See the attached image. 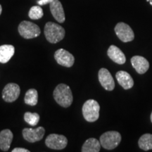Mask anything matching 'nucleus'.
Masks as SVG:
<instances>
[{"mask_svg": "<svg viewBox=\"0 0 152 152\" xmlns=\"http://www.w3.org/2000/svg\"><path fill=\"white\" fill-rule=\"evenodd\" d=\"M53 95L55 101L62 107L68 108L73 103V94L67 85L62 83L57 85Z\"/></svg>", "mask_w": 152, "mask_h": 152, "instance_id": "obj_1", "label": "nucleus"}, {"mask_svg": "<svg viewBox=\"0 0 152 152\" xmlns=\"http://www.w3.org/2000/svg\"><path fill=\"white\" fill-rule=\"evenodd\" d=\"M45 35L47 40L50 43H57L61 41L65 37V30L60 25L53 22H48L45 25Z\"/></svg>", "mask_w": 152, "mask_h": 152, "instance_id": "obj_2", "label": "nucleus"}, {"mask_svg": "<svg viewBox=\"0 0 152 152\" xmlns=\"http://www.w3.org/2000/svg\"><path fill=\"white\" fill-rule=\"evenodd\" d=\"M99 110L100 106L96 100L86 101L83 106V115L84 118L90 123L97 121L99 117Z\"/></svg>", "mask_w": 152, "mask_h": 152, "instance_id": "obj_3", "label": "nucleus"}, {"mask_svg": "<svg viewBox=\"0 0 152 152\" xmlns=\"http://www.w3.org/2000/svg\"><path fill=\"white\" fill-rule=\"evenodd\" d=\"M121 141V135L116 131H108L100 137L99 142L105 149L112 150L116 148Z\"/></svg>", "mask_w": 152, "mask_h": 152, "instance_id": "obj_4", "label": "nucleus"}, {"mask_svg": "<svg viewBox=\"0 0 152 152\" xmlns=\"http://www.w3.org/2000/svg\"><path fill=\"white\" fill-rule=\"evenodd\" d=\"M18 33L25 39L35 38L40 35V28L33 23L23 20L19 24Z\"/></svg>", "mask_w": 152, "mask_h": 152, "instance_id": "obj_5", "label": "nucleus"}, {"mask_svg": "<svg viewBox=\"0 0 152 152\" xmlns=\"http://www.w3.org/2000/svg\"><path fill=\"white\" fill-rule=\"evenodd\" d=\"M114 30L118 37L123 42H129L134 39V32L130 26L125 23H118L115 26Z\"/></svg>", "mask_w": 152, "mask_h": 152, "instance_id": "obj_6", "label": "nucleus"}, {"mask_svg": "<svg viewBox=\"0 0 152 152\" xmlns=\"http://www.w3.org/2000/svg\"><path fill=\"white\" fill-rule=\"evenodd\" d=\"M47 147L52 149L61 150L66 148L68 144V140L65 136L58 134H51L45 140Z\"/></svg>", "mask_w": 152, "mask_h": 152, "instance_id": "obj_7", "label": "nucleus"}, {"mask_svg": "<svg viewBox=\"0 0 152 152\" xmlns=\"http://www.w3.org/2000/svg\"><path fill=\"white\" fill-rule=\"evenodd\" d=\"M23 137L26 141L30 143L38 142L43 138L45 134V130L43 127H37V128H25L22 132Z\"/></svg>", "mask_w": 152, "mask_h": 152, "instance_id": "obj_8", "label": "nucleus"}, {"mask_svg": "<svg viewBox=\"0 0 152 152\" xmlns=\"http://www.w3.org/2000/svg\"><path fill=\"white\" fill-rule=\"evenodd\" d=\"M54 58L61 66L70 68L73 66L75 62L73 55L64 49H59L54 53Z\"/></svg>", "mask_w": 152, "mask_h": 152, "instance_id": "obj_9", "label": "nucleus"}, {"mask_svg": "<svg viewBox=\"0 0 152 152\" xmlns=\"http://www.w3.org/2000/svg\"><path fill=\"white\" fill-rule=\"evenodd\" d=\"M20 93V89L16 83H9L2 91V98L6 102H14L18 98Z\"/></svg>", "mask_w": 152, "mask_h": 152, "instance_id": "obj_10", "label": "nucleus"}, {"mask_svg": "<svg viewBox=\"0 0 152 152\" xmlns=\"http://www.w3.org/2000/svg\"><path fill=\"white\" fill-rule=\"evenodd\" d=\"M99 80L102 86L107 91L113 90L115 87V82L111 74L106 68H101L98 73Z\"/></svg>", "mask_w": 152, "mask_h": 152, "instance_id": "obj_11", "label": "nucleus"}, {"mask_svg": "<svg viewBox=\"0 0 152 152\" xmlns=\"http://www.w3.org/2000/svg\"><path fill=\"white\" fill-rule=\"evenodd\" d=\"M132 67L139 74H144L149 68V63L145 58L141 56H134L130 60Z\"/></svg>", "mask_w": 152, "mask_h": 152, "instance_id": "obj_12", "label": "nucleus"}, {"mask_svg": "<svg viewBox=\"0 0 152 152\" xmlns=\"http://www.w3.org/2000/svg\"><path fill=\"white\" fill-rule=\"evenodd\" d=\"M50 11L54 18L60 23L65 21V13L61 3L58 0H53L50 4Z\"/></svg>", "mask_w": 152, "mask_h": 152, "instance_id": "obj_13", "label": "nucleus"}, {"mask_svg": "<svg viewBox=\"0 0 152 152\" xmlns=\"http://www.w3.org/2000/svg\"><path fill=\"white\" fill-rule=\"evenodd\" d=\"M108 56L113 62L120 65L124 64L126 61L125 54L118 47L115 45H111L107 51Z\"/></svg>", "mask_w": 152, "mask_h": 152, "instance_id": "obj_14", "label": "nucleus"}, {"mask_svg": "<svg viewBox=\"0 0 152 152\" xmlns=\"http://www.w3.org/2000/svg\"><path fill=\"white\" fill-rule=\"evenodd\" d=\"M118 83L124 90L131 89L134 85V80L128 72L120 71L115 75Z\"/></svg>", "mask_w": 152, "mask_h": 152, "instance_id": "obj_15", "label": "nucleus"}, {"mask_svg": "<svg viewBox=\"0 0 152 152\" xmlns=\"http://www.w3.org/2000/svg\"><path fill=\"white\" fill-rule=\"evenodd\" d=\"M14 135L9 129H5L0 132V149L3 151H7L11 147Z\"/></svg>", "mask_w": 152, "mask_h": 152, "instance_id": "obj_16", "label": "nucleus"}, {"mask_svg": "<svg viewBox=\"0 0 152 152\" xmlns=\"http://www.w3.org/2000/svg\"><path fill=\"white\" fill-rule=\"evenodd\" d=\"M15 48L13 45H4L0 46V63L7 64L14 56Z\"/></svg>", "mask_w": 152, "mask_h": 152, "instance_id": "obj_17", "label": "nucleus"}, {"mask_svg": "<svg viewBox=\"0 0 152 152\" xmlns=\"http://www.w3.org/2000/svg\"><path fill=\"white\" fill-rule=\"evenodd\" d=\"M101 144L98 140L90 138L87 140L82 147L83 152H99L100 151Z\"/></svg>", "mask_w": 152, "mask_h": 152, "instance_id": "obj_18", "label": "nucleus"}, {"mask_svg": "<svg viewBox=\"0 0 152 152\" xmlns=\"http://www.w3.org/2000/svg\"><path fill=\"white\" fill-rule=\"evenodd\" d=\"M138 145L139 147L144 151L152 149V134L147 133L140 137L138 141Z\"/></svg>", "mask_w": 152, "mask_h": 152, "instance_id": "obj_19", "label": "nucleus"}, {"mask_svg": "<svg viewBox=\"0 0 152 152\" xmlns=\"http://www.w3.org/2000/svg\"><path fill=\"white\" fill-rule=\"evenodd\" d=\"M25 103L30 106H35L38 102V93L35 89H30L26 93Z\"/></svg>", "mask_w": 152, "mask_h": 152, "instance_id": "obj_20", "label": "nucleus"}, {"mask_svg": "<svg viewBox=\"0 0 152 152\" xmlns=\"http://www.w3.org/2000/svg\"><path fill=\"white\" fill-rule=\"evenodd\" d=\"M24 120L26 123L31 126H36L39 121V115L37 113L26 112L24 114Z\"/></svg>", "mask_w": 152, "mask_h": 152, "instance_id": "obj_21", "label": "nucleus"}, {"mask_svg": "<svg viewBox=\"0 0 152 152\" xmlns=\"http://www.w3.org/2000/svg\"><path fill=\"white\" fill-rule=\"evenodd\" d=\"M44 16V12L42 9L39 6H34L30 8L29 13H28V16L30 18L33 20H38L42 18Z\"/></svg>", "mask_w": 152, "mask_h": 152, "instance_id": "obj_22", "label": "nucleus"}, {"mask_svg": "<svg viewBox=\"0 0 152 152\" xmlns=\"http://www.w3.org/2000/svg\"><path fill=\"white\" fill-rule=\"evenodd\" d=\"M53 0H38L37 4L40 6L46 5L47 4H50Z\"/></svg>", "mask_w": 152, "mask_h": 152, "instance_id": "obj_23", "label": "nucleus"}, {"mask_svg": "<svg viewBox=\"0 0 152 152\" xmlns=\"http://www.w3.org/2000/svg\"><path fill=\"white\" fill-rule=\"evenodd\" d=\"M29 150L24 149V148H14L12 150V152H29Z\"/></svg>", "mask_w": 152, "mask_h": 152, "instance_id": "obj_24", "label": "nucleus"}, {"mask_svg": "<svg viewBox=\"0 0 152 152\" xmlns=\"http://www.w3.org/2000/svg\"><path fill=\"white\" fill-rule=\"evenodd\" d=\"M1 11H2V7H1V5L0 4V15L1 14Z\"/></svg>", "mask_w": 152, "mask_h": 152, "instance_id": "obj_25", "label": "nucleus"}, {"mask_svg": "<svg viewBox=\"0 0 152 152\" xmlns=\"http://www.w3.org/2000/svg\"><path fill=\"white\" fill-rule=\"evenodd\" d=\"M149 3H150V4L152 6V0H149Z\"/></svg>", "mask_w": 152, "mask_h": 152, "instance_id": "obj_26", "label": "nucleus"}, {"mask_svg": "<svg viewBox=\"0 0 152 152\" xmlns=\"http://www.w3.org/2000/svg\"><path fill=\"white\" fill-rule=\"evenodd\" d=\"M151 123H152V112H151Z\"/></svg>", "mask_w": 152, "mask_h": 152, "instance_id": "obj_27", "label": "nucleus"}, {"mask_svg": "<svg viewBox=\"0 0 152 152\" xmlns=\"http://www.w3.org/2000/svg\"><path fill=\"white\" fill-rule=\"evenodd\" d=\"M147 1H148V2H149V0H147Z\"/></svg>", "mask_w": 152, "mask_h": 152, "instance_id": "obj_28", "label": "nucleus"}]
</instances>
